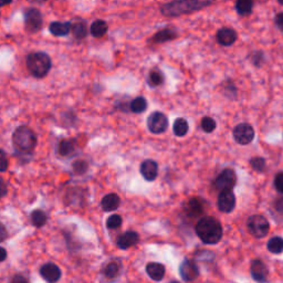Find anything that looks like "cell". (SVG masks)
Here are the masks:
<instances>
[{
  "label": "cell",
  "mask_w": 283,
  "mask_h": 283,
  "mask_svg": "<svg viewBox=\"0 0 283 283\" xmlns=\"http://www.w3.org/2000/svg\"><path fill=\"white\" fill-rule=\"evenodd\" d=\"M216 0H171L160 7V13L165 17H179L193 13L211 6Z\"/></svg>",
  "instance_id": "6da1fadb"
},
{
  "label": "cell",
  "mask_w": 283,
  "mask_h": 283,
  "mask_svg": "<svg viewBox=\"0 0 283 283\" xmlns=\"http://www.w3.org/2000/svg\"><path fill=\"white\" fill-rule=\"evenodd\" d=\"M196 234L207 245H216L221 240L222 227L214 217H204L196 226Z\"/></svg>",
  "instance_id": "7a4b0ae2"
},
{
  "label": "cell",
  "mask_w": 283,
  "mask_h": 283,
  "mask_svg": "<svg viewBox=\"0 0 283 283\" xmlns=\"http://www.w3.org/2000/svg\"><path fill=\"white\" fill-rule=\"evenodd\" d=\"M14 148L23 154H31L37 146V135L27 125H21L12 134Z\"/></svg>",
  "instance_id": "3957f363"
},
{
  "label": "cell",
  "mask_w": 283,
  "mask_h": 283,
  "mask_svg": "<svg viewBox=\"0 0 283 283\" xmlns=\"http://www.w3.org/2000/svg\"><path fill=\"white\" fill-rule=\"evenodd\" d=\"M26 64L29 72L31 73L34 78L42 79L49 73V71L51 70L52 61L51 58H50L47 53L39 51L29 53L26 58Z\"/></svg>",
  "instance_id": "277c9868"
},
{
  "label": "cell",
  "mask_w": 283,
  "mask_h": 283,
  "mask_svg": "<svg viewBox=\"0 0 283 283\" xmlns=\"http://www.w3.org/2000/svg\"><path fill=\"white\" fill-rule=\"evenodd\" d=\"M248 230L256 238H264L270 230L269 221L261 215L251 216L248 220Z\"/></svg>",
  "instance_id": "5b68a950"
},
{
  "label": "cell",
  "mask_w": 283,
  "mask_h": 283,
  "mask_svg": "<svg viewBox=\"0 0 283 283\" xmlns=\"http://www.w3.org/2000/svg\"><path fill=\"white\" fill-rule=\"evenodd\" d=\"M43 26V16L40 10L29 8L24 11V27L30 33L38 32Z\"/></svg>",
  "instance_id": "8992f818"
},
{
  "label": "cell",
  "mask_w": 283,
  "mask_h": 283,
  "mask_svg": "<svg viewBox=\"0 0 283 283\" xmlns=\"http://www.w3.org/2000/svg\"><path fill=\"white\" fill-rule=\"evenodd\" d=\"M168 126V119L164 113L154 112L147 119V128L153 134L164 133Z\"/></svg>",
  "instance_id": "52a82bcc"
},
{
  "label": "cell",
  "mask_w": 283,
  "mask_h": 283,
  "mask_svg": "<svg viewBox=\"0 0 283 283\" xmlns=\"http://www.w3.org/2000/svg\"><path fill=\"white\" fill-rule=\"evenodd\" d=\"M234 139L240 145L250 144L255 139V130L248 123L238 124L234 129Z\"/></svg>",
  "instance_id": "ba28073f"
},
{
  "label": "cell",
  "mask_w": 283,
  "mask_h": 283,
  "mask_svg": "<svg viewBox=\"0 0 283 283\" xmlns=\"http://www.w3.org/2000/svg\"><path fill=\"white\" fill-rule=\"evenodd\" d=\"M237 183L236 173L230 168L222 170L215 180V187L220 191L231 190Z\"/></svg>",
  "instance_id": "9c48e42d"
},
{
  "label": "cell",
  "mask_w": 283,
  "mask_h": 283,
  "mask_svg": "<svg viewBox=\"0 0 283 283\" xmlns=\"http://www.w3.org/2000/svg\"><path fill=\"white\" fill-rule=\"evenodd\" d=\"M40 276L45 282L57 283L61 279L62 272L57 265L52 264V262H48V264H44L40 268Z\"/></svg>",
  "instance_id": "30bf717a"
},
{
  "label": "cell",
  "mask_w": 283,
  "mask_h": 283,
  "mask_svg": "<svg viewBox=\"0 0 283 283\" xmlns=\"http://www.w3.org/2000/svg\"><path fill=\"white\" fill-rule=\"evenodd\" d=\"M217 206L221 212H231L236 207V197L231 190L220 191L217 200Z\"/></svg>",
  "instance_id": "8fae6325"
},
{
  "label": "cell",
  "mask_w": 283,
  "mask_h": 283,
  "mask_svg": "<svg viewBox=\"0 0 283 283\" xmlns=\"http://www.w3.org/2000/svg\"><path fill=\"white\" fill-rule=\"evenodd\" d=\"M179 275L187 282L194 281L199 276V269L194 261L185 260L179 268Z\"/></svg>",
  "instance_id": "7c38bea8"
},
{
  "label": "cell",
  "mask_w": 283,
  "mask_h": 283,
  "mask_svg": "<svg viewBox=\"0 0 283 283\" xmlns=\"http://www.w3.org/2000/svg\"><path fill=\"white\" fill-rule=\"evenodd\" d=\"M216 40L220 45H224V47H230V45H232L236 42L237 32L234 29L224 27L217 31Z\"/></svg>",
  "instance_id": "4fadbf2b"
},
{
  "label": "cell",
  "mask_w": 283,
  "mask_h": 283,
  "mask_svg": "<svg viewBox=\"0 0 283 283\" xmlns=\"http://www.w3.org/2000/svg\"><path fill=\"white\" fill-rule=\"evenodd\" d=\"M251 276L257 282L265 283L268 280L269 271L261 260H254L251 262Z\"/></svg>",
  "instance_id": "5bb4252c"
},
{
  "label": "cell",
  "mask_w": 283,
  "mask_h": 283,
  "mask_svg": "<svg viewBox=\"0 0 283 283\" xmlns=\"http://www.w3.org/2000/svg\"><path fill=\"white\" fill-rule=\"evenodd\" d=\"M141 173L147 181H153L156 179L158 174V165L155 160L147 159L144 160L141 165Z\"/></svg>",
  "instance_id": "9a60e30c"
},
{
  "label": "cell",
  "mask_w": 283,
  "mask_h": 283,
  "mask_svg": "<svg viewBox=\"0 0 283 283\" xmlns=\"http://www.w3.org/2000/svg\"><path fill=\"white\" fill-rule=\"evenodd\" d=\"M140 240V236L135 231H126L123 235H121L118 239V247L120 249L126 250L129 248L136 245Z\"/></svg>",
  "instance_id": "2e32d148"
},
{
  "label": "cell",
  "mask_w": 283,
  "mask_h": 283,
  "mask_svg": "<svg viewBox=\"0 0 283 283\" xmlns=\"http://www.w3.org/2000/svg\"><path fill=\"white\" fill-rule=\"evenodd\" d=\"M177 35L178 34H177L175 28L167 27L165 29L159 30L158 32H156L153 37H151L149 41L154 42V43H164V42L170 41V40H174L175 38H177Z\"/></svg>",
  "instance_id": "e0dca14e"
},
{
  "label": "cell",
  "mask_w": 283,
  "mask_h": 283,
  "mask_svg": "<svg viewBox=\"0 0 283 283\" xmlns=\"http://www.w3.org/2000/svg\"><path fill=\"white\" fill-rule=\"evenodd\" d=\"M71 27H72V22L54 21L50 23L49 30L55 37H64L71 32Z\"/></svg>",
  "instance_id": "ac0fdd59"
},
{
  "label": "cell",
  "mask_w": 283,
  "mask_h": 283,
  "mask_svg": "<svg viewBox=\"0 0 283 283\" xmlns=\"http://www.w3.org/2000/svg\"><path fill=\"white\" fill-rule=\"evenodd\" d=\"M121 203V199L120 197L116 195V194H109L104 196L102 200H101V207H102V209L106 212H110V211H114L119 208Z\"/></svg>",
  "instance_id": "d6986e66"
},
{
  "label": "cell",
  "mask_w": 283,
  "mask_h": 283,
  "mask_svg": "<svg viewBox=\"0 0 283 283\" xmlns=\"http://www.w3.org/2000/svg\"><path fill=\"white\" fill-rule=\"evenodd\" d=\"M75 151V142L73 140H62L58 144V154L61 157H70Z\"/></svg>",
  "instance_id": "ffe728a7"
},
{
  "label": "cell",
  "mask_w": 283,
  "mask_h": 283,
  "mask_svg": "<svg viewBox=\"0 0 283 283\" xmlns=\"http://www.w3.org/2000/svg\"><path fill=\"white\" fill-rule=\"evenodd\" d=\"M146 272L149 276L150 279L154 281H160L165 276V267L156 262H150L146 266Z\"/></svg>",
  "instance_id": "44dd1931"
},
{
  "label": "cell",
  "mask_w": 283,
  "mask_h": 283,
  "mask_svg": "<svg viewBox=\"0 0 283 283\" xmlns=\"http://www.w3.org/2000/svg\"><path fill=\"white\" fill-rule=\"evenodd\" d=\"M235 8L239 16H249L252 12V8H254V0H236Z\"/></svg>",
  "instance_id": "7402d4cb"
},
{
  "label": "cell",
  "mask_w": 283,
  "mask_h": 283,
  "mask_svg": "<svg viewBox=\"0 0 283 283\" xmlns=\"http://www.w3.org/2000/svg\"><path fill=\"white\" fill-rule=\"evenodd\" d=\"M203 208L204 207L203 205H201V201L197 198H193L188 201V204H187L186 212H187V215L195 218V217H198L203 214V211H204Z\"/></svg>",
  "instance_id": "603a6c76"
},
{
  "label": "cell",
  "mask_w": 283,
  "mask_h": 283,
  "mask_svg": "<svg viewBox=\"0 0 283 283\" xmlns=\"http://www.w3.org/2000/svg\"><path fill=\"white\" fill-rule=\"evenodd\" d=\"M109 26L104 20H95V21L91 24L90 27V32L95 38H101L108 32Z\"/></svg>",
  "instance_id": "cb8c5ba5"
},
{
  "label": "cell",
  "mask_w": 283,
  "mask_h": 283,
  "mask_svg": "<svg viewBox=\"0 0 283 283\" xmlns=\"http://www.w3.org/2000/svg\"><path fill=\"white\" fill-rule=\"evenodd\" d=\"M30 220H31V224L35 228H42V227L47 224L48 217L43 210L35 209L31 212Z\"/></svg>",
  "instance_id": "d4e9b609"
},
{
  "label": "cell",
  "mask_w": 283,
  "mask_h": 283,
  "mask_svg": "<svg viewBox=\"0 0 283 283\" xmlns=\"http://www.w3.org/2000/svg\"><path fill=\"white\" fill-rule=\"evenodd\" d=\"M120 271H121V265L116 261H111L103 268V275L106 279L109 280H114L115 278H118V276L120 275Z\"/></svg>",
  "instance_id": "484cf974"
},
{
  "label": "cell",
  "mask_w": 283,
  "mask_h": 283,
  "mask_svg": "<svg viewBox=\"0 0 283 283\" xmlns=\"http://www.w3.org/2000/svg\"><path fill=\"white\" fill-rule=\"evenodd\" d=\"M71 32H72L73 37L78 40H82L88 35V28L87 24L83 21H77L75 23H72V27H71Z\"/></svg>",
  "instance_id": "4316f807"
},
{
  "label": "cell",
  "mask_w": 283,
  "mask_h": 283,
  "mask_svg": "<svg viewBox=\"0 0 283 283\" xmlns=\"http://www.w3.org/2000/svg\"><path fill=\"white\" fill-rule=\"evenodd\" d=\"M173 130H174V134L176 136L183 138V136H185L187 133H188V130H189L188 122H187V121L183 118L176 119V121L174 122Z\"/></svg>",
  "instance_id": "83f0119b"
},
{
  "label": "cell",
  "mask_w": 283,
  "mask_h": 283,
  "mask_svg": "<svg viewBox=\"0 0 283 283\" xmlns=\"http://www.w3.org/2000/svg\"><path fill=\"white\" fill-rule=\"evenodd\" d=\"M268 250L271 254L280 255L283 252V239L281 237H274L268 241Z\"/></svg>",
  "instance_id": "f1b7e54d"
},
{
  "label": "cell",
  "mask_w": 283,
  "mask_h": 283,
  "mask_svg": "<svg viewBox=\"0 0 283 283\" xmlns=\"http://www.w3.org/2000/svg\"><path fill=\"white\" fill-rule=\"evenodd\" d=\"M147 82H148L150 87H153V88L158 87V85H160L161 83L164 82V75H163V73L160 72L159 69L155 68V69L150 71L149 74H148Z\"/></svg>",
  "instance_id": "f546056e"
},
{
  "label": "cell",
  "mask_w": 283,
  "mask_h": 283,
  "mask_svg": "<svg viewBox=\"0 0 283 283\" xmlns=\"http://www.w3.org/2000/svg\"><path fill=\"white\" fill-rule=\"evenodd\" d=\"M130 109L133 113H143L147 109V102L143 97H139L131 102Z\"/></svg>",
  "instance_id": "4dcf8cb0"
},
{
  "label": "cell",
  "mask_w": 283,
  "mask_h": 283,
  "mask_svg": "<svg viewBox=\"0 0 283 283\" xmlns=\"http://www.w3.org/2000/svg\"><path fill=\"white\" fill-rule=\"evenodd\" d=\"M72 169L75 175H84L89 169V163L84 159H77L73 161Z\"/></svg>",
  "instance_id": "1f68e13d"
},
{
  "label": "cell",
  "mask_w": 283,
  "mask_h": 283,
  "mask_svg": "<svg viewBox=\"0 0 283 283\" xmlns=\"http://www.w3.org/2000/svg\"><path fill=\"white\" fill-rule=\"evenodd\" d=\"M122 217L120 215H112L110 216L108 220H106V227H108L109 229H118L122 225Z\"/></svg>",
  "instance_id": "d6a6232c"
},
{
  "label": "cell",
  "mask_w": 283,
  "mask_h": 283,
  "mask_svg": "<svg viewBox=\"0 0 283 283\" xmlns=\"http://www.w3.org/2000/svg\"><path fill=\"white\" fill-rule=\"evenodd\" d=\"M216 126L217 124L215 122V120L208 118V116H206V118L201 120V129H203L204 132L206 133L214 132V131L216 130Z\"/></svg>",
  "instance_id": "836d02e7"
},
{
  "label": "cell",
  "mask_w": 283,
  "mask_h": 283,
  "mask_svg": "<svg viewBox=\"0 0 283 283\" xmlns=\"http://www.w3.org/2000/svg\"><path fill=\"white\" fill-rule=\"evenodd\" d=\"M251 167L254 168L256 171H264L266 169V160L262 157H255L250 160Z\"/></svg>",
  "instance_id": "e575fe53"
},
{
  "label": "cell",
  "mask_w": 283,
  "mask_h": 283,
  "mask_svg": "<svg viewBox=\"0 0 283 283\" xmlns=\"http://www.w3.org/2000/svg\"><path fill=\"white\" fill-rule=\"evenodd\" d=\"M251 62L254 65H256V67H261L262 63L265 62V54L264 52H260V51H258V52H254V54L251 55Z\"/></svg>",
  "instance_id": "d590c367"
},
{
  "label": "cell",
  "mask_w": 283,
  "mask_h": 283,
  "mask_svg": "<svg viewBox=\"0 0 283 283\" xmlns=\"http://www.w3.org/2000/svg\"><path fill=\"white\" fill-rule=\"evenodd\" d=\"M9 166V160L7 157V154L4 153V150L0 148V173L6 171Z\"/></svg>",
  "instance_id": "8d00e7d4"
},
{
  "label": "cell",
  "mask_w": 283,
  "mask_h": 283,
  "mask_svg": "<svg viewBox=\"0 0 283 283\" xmlns=\"http://www.w3.org/2000/svg\"><path fill=\"white\" fill-rule=\"evenodd\" d=\"M275 187L279 193L283 194V173L277 174L275 178Z\"/></svg>",
  "instance_id": "74e56055"
},
{
  "label": "cell",
  "mask_w": 283,
  "mask_h": 283,
  "mask_svg": "<svg viewBox=\"0 0 283 283\" xmlns=\"http://www.w3.org/2000/svg\"><path fill=\"white\" fill-rule=\"evenodd\" d=\"M10 283H30V282H29V279L27 277H24L21 274H17L11 278Z\"/></svg>",
  "instance_id": "f35d334b"
},
{
  "label": "cell",
  "mask_w": 283,
  "mask_h": 283,
  "mask_svg": "<svg viewBox=\"0 0 283 283\" xmlns=\"http://www.w3.org/2000/svg\"><path fill=\"white\" fill-rule=\"evenodd\" d=\"M8 237H9V234H8L6 226L0 222V244L3 241H6L8 239Z\"/></svg>",
  "instance_id": "ab89813d"
},
{
  "label": "cell",
  "mask_w": 283,
  "mask_h": 283,
  "mask_svg": "<svg viewBox=\"0 0 283 283\" xmlns=\"http://www.w3.org/2000/svg\"><path fill=\"white\" fill-rule=\"evenodd\" d=\"M8 194V186L2 178H0V199Z\"/></svg>",
  "instance_id": "60d3db41"
},
{
  "label": "cell",
  "mask_w": 283,
  "mask_h": 283,
  "mask_svg": "<svg viewBox=\"0 0 283 283\" xmlns=\"http://www.w3.org/2000/svg\"><path fill=\"white\" fill-rule=\"evenodd\" d=\"M275 22H276V26L279 28L281 31H283V12L277 14L275 18Z\"/></svg>",
  "instance_id": "b9f144b4"
},
{
  "label": "cell",
  "mask_w": 283,
  "mask_h": 283,
  "mask_svg": "<svg viewBox=\"0 0 283 283\" xmlns=\"http://www.w3.org/2000/svg\"><path fill=\"white\" fill-rule=\"evenodd\" d=\"M275 208L278 212H279L280 215H283V197H281V198H279V199H277L276 204H275Z\"/></svg>",
  "instance_id": "7bdbcfd3"
},
{
  "label": "cell",
  "mask_w": 283,
  "mask_h": 283,
  "mask_svg": "<svg viewBox=\"0 0 283 283\" xmlns=\"http://www.w3.org/2000/svg\"><path fill=\"white\" fill-rule=\"evenodd\" d=\"M8 254H7V250L4 249L3 247H0V262H2L7 259Z\"/></svg>",
  "instance_id": "ee69618b"
},
{
  "label": "cell",
  "mask_w": 283,
  "mask_h": 283,
  "mask_svg": "<svg viewBox=\"0 0 283 283\" xmlns=\"http://www.w3.org/2000/svg\"><path fill=\"white\" fill-rule=\"evenodd\" d=\"M11 2H12V0H0V8L7 6V4L11 3Z\"/></svg>",
  "instance_id": "f6af8a7d"
},
{
  "label": "cell",
  "mask_w": 283,
  "mask_h": 283,
  "mask_svg": "<svg viewBox=\"0 0 283 283\" xmlns=\"http://www.w3.org/2000/svg\"><path fill=\"white\" fill-rule=\"evenodd\" d=\"M34 2H38V3H43L45 1H48V0H33Z\"/></svg>",
  "instance_id": "bcb514c9"
},
{
  "label": "cell",
  "mask_w": 283,
  "mask_h": 283,
  "mask_svg": "<svg viewBox=\"0 0 283 283\" xmlns=\"http://www.w3.org/2000/svg\"><path fill=\"white\" fill-rule=\"evenodd\" d=\"M278 2H279L281 6H283V0H278Z\"/></svg>",
  "instance_id": "7dc6e473"
},
{
  "label": "cell",
  "mask_w": 283,
  "mask_h": 283,
  "mask_svg": "<svg viewBox=\"0 0 283 283\" xmlns=\"http://www.w3.org/2000/svg\"><path fill=\"white\" fill-rule=\"evenodd\" d=\"M170 283H179V282H177V281H173V282H170Z\"/></svg>",
  "instance_id": "c3c4849f"
}]
</instances>
